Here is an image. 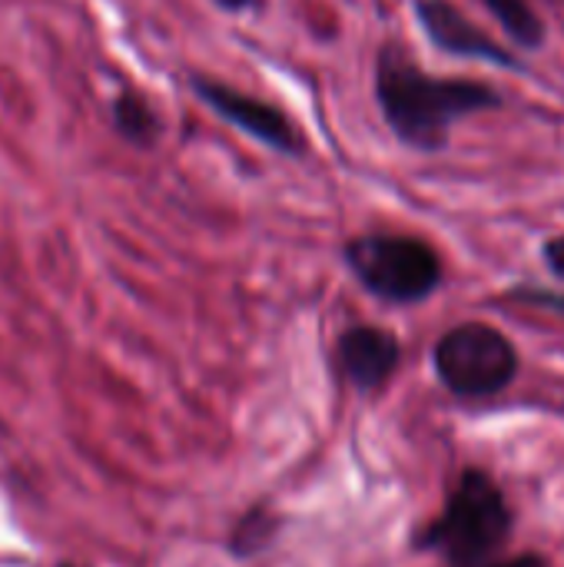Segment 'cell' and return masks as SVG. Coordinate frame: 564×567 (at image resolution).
Returning a JSON list of instances; mask_svg holds the SVG:
<instances>
[{
    "instance_id": "cell-1",
    "label": "cell",
    "mask_w": 564,
    "mask_h": 567,
    "mask_svg": "<svg viewBox=\"0 0 564 567\" xmlns=\"http://www.w3.org/2000/svg\"><path fill=\"white\" fill-rule=\"evenodd\" d=\"M376 103L406 150L442 153L455 123L502 110L505 96L482 80L429 73L399 40H386L376 53Z\"/></svg>"
},
{
    "instance_id": "cell-2",
    "label": "cell",
    "mask_w": 564,
    "mask_h": 567,
    "mask_svg": "<svg viewBox=\"0 0 564 567\" xmlns=\"http://www.w3.org/2000/svg\"><path fill=\"white\" fill-rule=\"evenodd\" d=\"M515 532V515L505 492L482 468H465L449 492V502L435 522L416 535L419 551H432L452 567L492 561Z\"/></svg>"
},
{
    "instance_id": "cell-3",
    "label": "cell",
    "mask_w": 564,
    "mask_h": 567,
    "mask_svg": "<svg viewBox=\"0 0 564 567\" xmlns=\"http://www.w3.org/2000/svg\"><path fill=\"white\" fill-rule=\"evenodd\" d=\"M342 259L356 282L389 302V306H416L439 292L445 269L442 256L432 243L409 233H366L346 243Z\"/></svg>"
},
{
    "instance_id": "cell-4",
    "label": "cell",
    "mask_w": 564,
    "mask_h": 567,
    "mask_svg": "<svg viewBox=\"0 0 564 567\" xmlns=\"http://www.w3.org/2000/svg\"><path fill=\"white\" fill-rule=\"evenodd\" d=\"M432 369L452 395L492 399L519 379L522 359L502 329L489 322H462L435 342Z\"/></svg>"
},
{
    "instance_id": "cell-5",
    "label": "cell",
    "mask_w": 564,
    "mask_h": 567,
    "mask_svg": "<svg viewBox=\"0 0 564 567\" xmlns=\"http://www.w3.org/2000/svg\"><path fill=\"white\" fill-rule=\"evenodd\" d=\"M186 86L193 90V96L213 110L223 123L236 126L239 133L253 136L256 143L269 146L273 153L279 156H299L302 153V136H299V126L273 103L253 96V93H243L216 76H206V73H189L186 76Z\"/></svg>"
},
{
    "instance_id": "cell-6",
    "label": "cell",
    "mask_w": 564,
    "mask_h": 567,
    "mask_svg": "<svg viewBox=\"0 0 564 567\" xmlns=\"http://www.w3.org/2000/svg\"><path fill=\"white\" fill-rule=\"evenodd\" d=\"M412 13L439 53H449L459 60H479L509 73H529V63L519 53H512L505 43L489 37L452 0H412Z\"/></svg>"
},
{
    "instance_id": "cell-7",
    "label": "cell",
    "mask_w": 564,
    "mask_h": 567,
    "mask_svg": "<svg viewBox=\"0 0 564 567\" xmlns=\"http://www.w3.org/2000/svg\"><path fill=\"white\" fill-rule=\"evenodd\" d=\"M336 355H339L342 375L359 392H376L396 375V369L402 362V342L389 329L352 326L339 336Z\"/></svg>"
},
{
    "instance_id": "cell-8",
    "label": "cell",
    "mask_w": 564,
    "mask_h": 567,
    "mask_svg": "<svg viewBox=\"0 0 564 567\" xmlns=\"http://www.w3.org/2000/svg\"><path fill=\"white\" fill-rule=\"evenodd\" d=\"M110 123L120 133V140H126L136 150H153L163 140V120L156 106L133 86H123L110 100Z\"/></svg>"
},
{
    "instance_id": "cell-9",
    "label": "cell",
    "mask_w": 564,
    "mask_h": 567,
    "mask_svg": "<svg viewBox=\"0 0 564 567\" xmlns=\"http://www.w3.org/2000/svg\"><path fill=\"white\" fill-rule=\"evenodd\" d=\"M482 7L499 20L505 37L522 53H539L548 43V23L529 0H482Z\"/></svg>"
},
{
    "instance_id": "cell-10",
    "label": "cell",
    "mask_w": 564,
    "mask_h": 567,
    "mask_svg": "<svg viewBox=\"0 0 564 567\" xmlns=\"http://www.w3.org/2000/svg\"><path fill=\"white\" fill-rule=\"evenodd\" d=\"M279 525L283 522L269 508H249L229 535V551L236 558H256L259 551H266L276 542Z\"/></svg>"
},
{
    "instance_id": "cell-11",
    "label": "cell",
    "mask_w": 564,
    "mask_h": 567,
    "mask_svg": "<svg viewBox=\"0 0 564 567\" xmlns=\"http://www.w3.org/2000/svg\"><path fill=\"white\" fill-rule=\"evenodd\" d=\"M509 299L525 302V306H539V309H552V312L564 316V292H552L542 286H515V289H509Z\"/></svg>"
},
{
    "instance_id": "cell-12",
    "label": "cell",
    "mask_w": 564,
    "mask_h": 567,
    "mask_svg": "<svg viewBox=\"0 0 564 567\" xmlns=\"http://www.w3.org/2000/svg\"><path fill=\"white\" fill-rule=\"evenodd\" d=\"M542 262H545V269H548L555 279H562L564 282V233H558V236H552V239L542 243Z\"/></svg>"
},
{
    "instance_id": "cell-13",
    "label": "cell",
    "mask_w": 564,
    "mask_h": 567,
    "mask_svg": "<svg viewBox=\"0 0 564 567\" xmlns=\"http://www.w3.org/2000/svg\"><path fill=\"white\" fill-rule=\"evenodd\" d=\"M475 567H548V561L542 555H519V558H509V561H485V565Z\"/></svg>"
},
{
    "instance_id": "cell-14",
    "label": "cell",
    "mask_w": 564,
    "mask_h": 567,
    "mask_svg": "<svg viewBox=\"0 0 564 567\" xmlns=\"http://www.w3.org/2000/svg\"><path fill=\"white\" fill-rule=\"evenodd\" d=\"M219 10L226 13H253V10H263V0H213Z\"/></svg>"
},
{
    "instance_id": "cell-15",
    "label": "cell",
    "mask_w": 564,
    "mask_h": 567,
    "mask_svg": "<svg viewBox=\"0 0 564 567\" xmlns=\"http://www.w3.org/2000/svg\"><path fill=\"white\" fill-rule=\"evenodd\" d=\"M60 567H76V565H60Z\"/></svg>"
}]
</instances>
